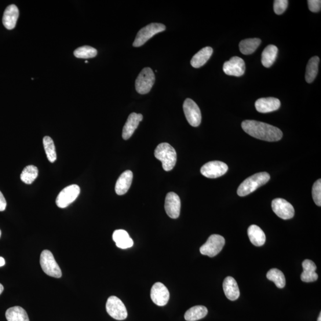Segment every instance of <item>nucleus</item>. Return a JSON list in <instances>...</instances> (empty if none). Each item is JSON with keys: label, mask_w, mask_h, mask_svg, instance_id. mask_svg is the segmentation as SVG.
Wrapping results in <instances>:
<instances>
[{"label": "nucleus", "mask_w": 321, "mask_h": 321, "mask_svg": "<svg viewBox=\"0 0 321 321\" xmlns=\"http://www.w3.org/2000/svg\"><path fill=\"white\" fill-rule=\"evenodd\" d=\"M243 130L250 136L267 142H277L282 140L283 132L275 126L267 123L244 120L242 123Z\"/></svg>", "instance_id": "obj_1"}, {"label": "nucleus", "mask_w": 321, "mask_h": 321, "mask_svg": "<svg viewBox=\"0 0 321 321\" xmlns=\"http://www.w3.org/2000/svg\"><path fill=\"white\" fill-rule=\"evenodd\" d=\"M154 155L156 159L162 162L164 170H172L176 166L177 153L170 144L162 143L158 145L155 149Z\"/></svg>", "instance_id": "obj_2"}, {"label": "nucleus", "mask_w": 321, "mask_h": 321, "mask_svg": "<svg viewBox=\"0 0 321 321\" xmlns=\"http://www.w3.org/2000/svg\"><path fill=\"white\" fill-rule=\"evenodd\" d=\"M270 179L268 173L261 172L255 174L246 178L239 186L238 194L240 196H245L256 191L257 189L267 183Z\"/></svg>", "instance_id": "obj_3"}, {"label": "nucleus", "mask_w": 321, "mask_h": 321, "mask_svg": "<svg viewBox=\"0 0 321 321\" xmlns=\"http://www.w3.org/2000/svg\"><path fill=\"white\" fill-rule=\"evenodd\" d=\"M40 264L46 274L54 278H61L62 276L61 269L55 260L52 251L48 250L42 251L40 257Z\"/></svg>", "instance_id": "obj_4"}, {"label": "nucleus", "mask_w": 321, "mask_h": 321, "mask_svg": "<svg viewBox=\"0 0 321 321\" xmlns=\"http://www.w3.org/2000/svg\"><path fill=\"white\" fill-rule=\"evenodd\" d=\"M165 25L162 24L153 23L141 29L138 32L133 43L134 47H140L145 44L149 39L155 35L166 30Z\"/></svg>", "instance_id": "obj_5"}, {"label": "nucleus", "mask_w": 321, "mask_h": 321, "mask_svg": "<svg viewBox=\"0 0 321 321\" xmlns=\"http://www.w3.org/2000/svg\"><path fill=\"white\" fill-rule=\"evenodd\" d=\"M155 77L151 68H144L135 82V87L139 94L144 95L150 92L155 83Z\"/></svg>", "instance_id": "obj_6"}, {"label": "nucleus", "mask_w": 321, "mask_h": 321, "mask_svg": "<svg viewBox=\"0 0 321 321\" xmlns=\"http://www.w3.org/2000/svg\"><path fill=\"white\" fill-rule=\"evenodd\" d=\"M225 239L218 235H211L207 242L200 248V253L213 258L217 255L224 246Z\"/></svg>", "instance_id": "obj_7"}, {"label": "nucleus", "mask_w": 321, "mask_h": 321, "mask_svg": "<svg viewBox=\"0 0 321 321\" xmlns=\"http://www.w3.org/2000/svg\"><path fill=\"white\" fill-rule=\"evenodd\" d=\"M106 310L108 315L116 320H125L128 315L125 305L119 298L114 295L108 299Z\"/></svg>", "instance_id": "obj_8"}, {"label": "nucleus", "mask_w": 321, "mask_h": 321, "mask_svg": "<svg viewBox=\"0 0 321 321\" xmlns=\"http://www.w3.org/2000/svg\"><path fill=\"white\" fill-rule=\"evenodd\" d=\"M80 189L77 185H72L64 188L57 197L56 204L60 209H65L77 199Z\"/></svg>", "instance_id": "obj_9"}, {"label": "nucleus", "mask_w": 321, "mask_h": 321, "mask_svg": "<svg viewBox=\"0 0 321 321\" xmlns=\"http://www.w3.org/2000/svg\"><path fill=\"white\" fill-rule=\"evenodd\" d=\"M228 167L225 163L219 161L208 163L202 167L200 173L207 178H216L227 172Z\"/></svg>", "instance_id": "obj_10"}, {"label": "nucleus", "mask_w": 321, "mask_h": 321, "mask_svg": "<svg viewBox=\"0 0 321 321\" xmlns=\"http://www.w3.org/2000/svg\"><path fill=\"white\" fill-rule=\"evenodd\" d=\"M184 111L188 123L193 127H198L201 123L202 116L198 105L188 98L184 102Z\"/></svg>", "instance_id": "obj_11"}, {"label": "nucleus", "mask_w": 321, "mask_h": 321, "mask_svg": "<svg viewBox=\"0 0 321 321\" xmlns=\"http://www.w3.org/2000/svg\"><path fill=\"white\" fill-rule=\"evenodd\" d=\"M272 209L277 216L283 220H289L294 217V208L285 199L282 198L273 199L272 202Z\"/></svg>", "instance_id": "obj_12"}, {"label": "nucleus", "mask_w": 321, "mask_h": 321, "mask_svg": "<svg viewBox=\"0 0 321 321\" xmlns=\"http://www.w3.org/2000/svg\"><path fill=\"white\" fill-rule=\"evenodd\" d=\"M245 63L242 58L239 57H233L231 60L225 62L223 65V71L228 76L240 77L245 72Z\"/></svg>", "instance_id": "obj_13"}, {"label": "nucleus", "mask_w": 321, "mask_h": 321, "mask_svg": "<svg viewBox=\"0 0 321 321\" xmlns=\"http://www.w3.org/2000/svg\"><path fill=\"white\" fill-rule=\"evenodd\" d=\"M151 298L155 305L159 306H165L169 301V291L163 283H156L152 287Z\"/></svg>", "instance_id": "obj_14"}, {"label": "nucleus", "mask_w": 321, "mask_h": 321, "mask_svg": "<svg viewBox=\"0 0 321 321\" xmlns=\"http://www.w3.org/2000/svg\"><path fill=\"white\" fill-rule=\"evenodd\" d=\"M165 210L169 216L173 219L179 217L181 209V201L179 196L176 193L170 192L166 196L165 200Z\"/></svg>", "instance_id": "obj_15"}, {"label": "nucleus", "mask_w": 321, "mask_h": 321, "mask_svg": "<svg viewBox=\"0 0 321 321\" xmlns=\"http://www.w3.org/2000/svg\"><path fill=\"white\" fill-rule=\"evenodd\" d=\"M281 106L280 101L276 98H262L255 103V108L259 112L268 113L275 111Z\"/></svg>", "instance_id": "obj_16"}, {"label": "nucleus", "mask_w": 321, "mask_h": 321, "mask_svg": "<svg viewBox=\"0 0 321 321\" xmlns=\"http://www.w3.org/2000/svg\"><path fill=\"white\" fill-rule=\"evenodd\" d=\"M142 119L143 116L141 114L133 112L130 114L123 129L122 137L124 140H129L132 136Z\"/></svg>", "instance_id": "obj_17"}, {"label": "nucleus", "mask_w": 321, "mask_h": 321, "mask_svg": "<svg viewBox=\"0 0 321 321\" xmlns=\"http://www.w3.org/2000/svg\"><path fill=\"white\" fill-rule=\"evenodd\" d=\"M19 16V9L16 5H12L7 7L3 17L4 26L8 30L15 28L18 17Z\"/></svg>", "instance_id": "obj_18"}, {"label": "nucleus", "mask_w": 321, "mask_h": 321, "mask_svg": "<svg viewBox=\"0 0 321 321\" xmlns=\"http://www.w3.org/2000/svg\"><path fill=\"white\" fill-rule=\"evenodd\" d=\"M133 180V173L130 170L125 171L116 182L115 191L118 195H123L129 191Z\"/></svg>", "instance_id": "obj_19"}, {"label": "nucleus", "mask_w": 321, "mask_h": 321, "mask_svg": "<svg viewBox=\"0 0 321 321\" xmlns=\"http://www.w3.org/2000/svg\"><path fill=\"white\" fill-rule=\"evenodd\" d=\"M223 290L226 297L232 301H236L240 296V290L238 283L232 277H226L224 280Z\"/></svg>", "instance_id": "obj_20"}, {"label": "nucleus", "mask_w": 321, "mask_h": 321, "mask_svg": "<svg viewBox=\"0 0 321 321\" xmlns=\"http://www.w3.org/2000/svg\"><path fill=\"white\" fill-rule=\"evenodd\" d=\"M304 272L301 274L302 282L311 283L315 282L318 279V276L315 272L316 266L314 262L311 260H306L302 263Z\"/></svg>", "instance_id": "obj_21"}, {"label": "nucleus", "mask_w": 321, "mask_h": 321, "mask_svg": "<svg viewBox=\"0 0 321 321\" xmlns=\"http://www.w3.org/2000/svg\"><path fill=\"white\" fill-rule=\"evenodd\" d=\"M112 239L116 246L120 249H126L133 245V240L131 239L128 233L124 230H118L113 233Z\"/></svg>", "instance_id": "obj_22"}, {"label": "nucleus", "mask_w": 321, "mask_h": 321, "mask_svg": "<svg viewBox=\"0 0 321 321\" xmlns=\"http://www.w3.org/2000/svg\"><path fill=\"white\" fill-rule=\"evenodd\" d=\"M213 53V49L210 47H207L200 50L192 58L191 61L192 66L196 68L201 67L210 60Z\"/></svg>", "instance_id": "obj_23"}, {"label": "nucleus", "mask_w": 321, "mask_h": 321, "mask_svg": "<svg viewBox=\"0 0 321 321\" xmlns=\"http://www.w3.org/2000/svg\"><path fill=\"white\" fill-rule=\"evenodd\" d=\"M247 234L250 242L255 246H262L265 244L266 240L265 233L258 225H250L247 230Z\"/></svg>", "instance_id": "obj_24"}, {"label": "nucleus", "mask_w": 321, "mask_h": 321, "mask_svg": "<svg viewBox=\"0 0 321 321\" xmlns=\"http://www.w3.org/2000/svg\"><path fill=\"white\" fill-rule=\"evenodd\" d=\"M277 54H278V48L276 45H269L263 51L262 53V64L264 67L269 68L274 63Z\"/></svg>", "instance_id": "obj_25"}, {"label": "nucleus", "mask_w": 321, "mask_h": 321, "mask_svg": "<svg viewBox=\"0 0 321 321\" xmlns=\"http://www.w3.org/2000/svg\"><path fill=\"white\" fill-rule=\"evenodd\" d=\"M6 317L7 321H29L26 311L20 306H14L7 309Z\"/></svg>", "instance_id": "obj_26"}, {"label": "nucleus", "mask_w": 321, "mask_h": 321, "mask_svg": "<svg viewBox=\"0 0 321 321\" xmlns=\"http://www.w3.org/2000/svg\"><path fill=\"white\" fill-rule=\"evenodd\" d=\"M207 314L208 309L205 306H195L185 313V319L187 321H196L205 318Z\"/></svg>", "instance_id": "obj_27"}, {"label": "nucleus", "mask_w": 321, "mask_h": 321, "mask_svg": "<svg viewBox=\"0 0 321 321\" xmlns=\"http://www.w3.org/2000/svg\"><path fill=\"white\" fill-rule=\"evenodd\" d=\"M319 63V58L317 56L313 57L309 60L305 75L306 81L308 83H312L318 75Z\"/></svg>", "instance_id": "obj_28"}, {"label": "nucleus", "mask_w": 321, "mask_h": 321, "mask_svg": "<svg viewBox=\"0 0 321 321\" xmlns=\"http://www.w3.org/2000/svg\"><path fill=\"white\" fill-rule=\"evenodd\" d=\"M261 40L259 38H249L242 40L239 43L240 52L244 55L254 53L260 45Z\"/></svg>", "instance_id": "obj_29"}, {"label": "nucleus", "mask_w": 321, "mask_h": 321, "mask_svg": "<svg viewBox=\"0 0 321 321\" xmlns=\"http://www.w3.org/2000/svg\"><path fill=\"white\" fill-rule=\"evenodd\" d=\"M38 176V169L36 166L29 165L24 169L20 174V179L25 184L31 185Z\"/></svg>", "instance_id": "obj_30"}, {"label": "nucleus", "mask_w": 321, "mask_h": 321, "mask_svg": "<svg viewBox=\"0 0 321 321\" xmlns=\"http://www.w3.org/2000/svg\"><path fill=\"white\" fill-rule=\"evenodd\" d=\"M267 279L275 283L279 289H283L286 286V278L283 272L276 268L270 269L267 274Z\"/></svg>", "instance_id": "obj_31"}, {"label": "nucleus", "mask_w": 321, "mask_h": 321, "mask_svg": "<svg viewBox=\"0 0 321 321\" xmlns=\"http://www.w3.org/2000/svg\"><path fill=\"white\" fill-rule=\"evenodd\" d=\"M43 145L44 148L47 158L50 163H53L57 159L56 147L52 137L45 136L43 139Z\"/></svg>", "instance_id": "obj_32"}, {"label": "nucleus", "mask_w": 321, "mask_h": 321, "mask_svg": "<svg viewBox=\"0 0 321 321\" xmlns=\"http://www.w3.org/2000/svg\"><path fill=\"white\" fill-rule=\"evenodd\" d=\"M74 55L76 57L79 58L88 59L97 56V50L92 47L85 45L76 49L74 52Z\"/></svg>", "instance_id": "obj_33"}, {"label": "nucleus", "mask_w": 321, "mask_h": 321, "mask_svg": "<svg viewBox=\"0 0 321 321\" xmlns=\"http://www.w3.org/2000/svg\"><path fill=\"white\" fill-rule=\"evenodd\" d=\"M312 197L313 201L316 205L321 206V180H317L312 187Z\"/></svg>", "instance_id": "obj_34"}, {"label": "nucleus", "mask_w": 321, "mask_h": 321, "mask_svg": "<svg viewBox=\"0 0 321 321\" xmlns=\"http://www.w3.org/2000/svg\"><path fill=\"white\" fill-rule=\"evenodd\" d=\"M289 2L287 0H276L273 2V10L276 14L281 15L286 10Z\"/></svg>", "instance_id": "obj_35"}, {"label": "nucleus", "mask_w": 321, "mask_h": 321, "mask_svg": "<svg viewBox=\"0 0 321 321\" xmlns=\"http://www.w3.org/2000/svg\"><path fill=\"white\" fill-rule=\"evenodd\" d=\"M309 9L312 12H319L321 9V1L320 0H309L308 1Z\"/></svg>", "instance_id": "obj_36"}, {"label": "nucleus", "mask_w": 321, "mask_h": 321, "mask_svg": "<svg viewBox=\"0 0 321 321\" xmlns=\"http://www.w3.org/2000/svg\"><path fill=\"white\" fill-rule=\"evenodd\" d=\"M7 207L6 200L2 192L0 191V211H4Z\"/></svg>", "instance_id": "obj_37"}, {"label": "nucleus", "mask_w": 321, "mask_h": 321, "mask_svg": "<svg viewBox=\"0 0 321 321\" xmlns=\"http://www.w3.org/2000/svg\"><path fill=\"white\" fill-rule=\"evenodd\" d=\"M6 264V261L5 259L3 257H0V267H3Z\"/></svg>", "instance_id": "obj_38"}, {"label": "nucleus", "mask_w": 321, "mask_h": 321, "mask_svg": "<svg viewBox=\"0 0 321 321\" xmlns=\"http://www.w3.org/2000/svg\"><path fill=\"white\" fill-rule=\"evenodd\" d=\"M3 290H4V287L2 285V284L0 283V294H1L3 293Z\"/></svg>", "instance_id": "obj_39"}, {"label": "nucleus", "mask_w": 321, "mask_h": 321, "mask_svg": "<svg viewBox=\"0 0 321 321\" xmlns=\"http://www.w3.org/2000/svg\"><path fill=\"white\" fill-rule=\"evenodd\" d=\"M317 321H321V313H320L319 316L318 318V320Z\"/></svg>", "instance_id": "obj_40"}, {"label": "nucleus", "mask_w": 321, "mask_h": 321, "mask_svg": "<svg viewBox=\"0 0 321 321\" xmlns=\"http://www.w3.org/2000/svg\"><path fill=\"white\" fill-rule=\"evenodd\" d=\"M1 236H2V232H1V230H0V238H1Z\"/></svg>", "instance_id": "obj_41"}, {"label": "nucleus", "mask_w": 321, "mask_h": 321, "mask_svg": "<svg viewBox=\"0 0 321 321\" xmlns=\"http://www.w3.org/2000/svg\"><path fill=\"white\" fill-rule=\"evenodd\" d=\"M85 63H88V61H87V60H86V61H85Z\"/></svg>", "instance_id": "obj_42"}]
</instances>
